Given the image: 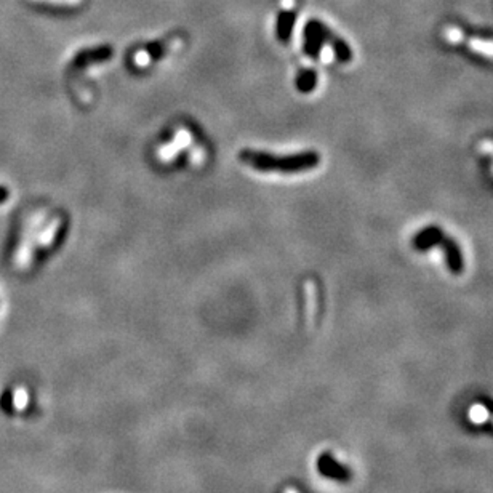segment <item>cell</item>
Masks as SVG:
<instances>
[{
  "label": "cell",
  "mask_w": 493,
  "mask_h": 493,
  "mask_svg": "<svg viewBox=\"0 0 493 493\" xmlns=\"http://www.w3.org/2000/svg\"><path fill=\"white\" fill-rule=\"evenodd\" d=\"M240 160L256 172L261 173H301L313 170L320 164L317 153H298V154H269L263 151L245 149L240 153Z\"/></svg>",
  "instance_id": "1"
},
{
  "label": "cell",
  "mask_w": 493,
  "mask_h": 493,
  "mask_svg": "<svg viewBox=\"0 0 493 493\" xmlns=\"http://www.w3.org/2000/svg\"><path fill=\"white\" fill-rule=\"evenodd\" d=\"M444 37L450 44H465L472 52L482 55V57L493 58V40L479 39V37H466L465 32L455 26H447L444 29Z\"/></svg>",
  "instance_id": "2"
},
{
  "label": "cell",
  "mask_w": 493,
  "mask_h": 493,
  "mask_svg": "<svg viewBox=\"0 0 493 493\" xmlns=\"http://www.w3.org/2000/svg\"><path fill=\"white\" fill-rule=\"evenodd\" d=\"M444 250H445V258L447 264H449L450 271L456 276H460L463 273V268H465V263H463L461 258V251L458 249V245L455 244L454 239H445L444 240Z\"/></svg>",
  "instance_id": "3"
},
{
  "label": "cell",
  "mask_w": 493,
  "mask_h": 493,
  "mask_svg": "<svg viewBox=\"0 0 493 493\" xmlns=\"http://www.w3.org/2000/svg\"><path fill=\"white\" fill-rule=\"evenodd\" d=\"M295 23V13L293 12H280L278 18V35L282 42H287L291 34V28Z\"/></svg>",
  "instance_id": "4"
},
{
  "label": "cell",
  "mask_w": 493,
  "mask_h": 493,
  "mask_svg": "<svg viewBox=\"0 0 493 493\" xmlns=\"http://www.w3.org/2000/svg\"><path fill=\"white\" fill-rule=\"evenodd\" d=\"M441 239H442L441 229L431 228V229H427V231H423V233L418 235V238L415 239V245L418 246V249H426V246H431L432 244L439 242Z\"/></svg>",
  "instance_id": "5"
},
{
  "label": "cell",
  "mask_w": 493,
  "mask_h": 493,
  "mask_svg": "<svg viewBox=\"0 0 493 493\" xmlns=\"http://www.w3.org/2000/svg\"><path fill=\"white\" fill-rule=\"evenodd\" d=\"M467 418H470L471 423H474V425H484V423L489 421V418H490V412L485 405L474 404L470 407Z\"/></svg>",
  "instance_id": "6"
},
{
  "label": "cell",
  "mask_w": 493,
  "mask_h": 493,
  "mask_svg": "<svg viewBox=\"0 0 493 493\" xmlns=\"http://www.w3.org/2000/svg\"><path fill=\"white\" fill-rule=\"evenodd\" d=\"M479 148H481V151H484L485 154H490L493 157V141L492 139H482Z\"/></svg>",
  "instance_id": "7"
},
{
  "label": "cell",
  "mask_w": 493,
  "mask_h": 493,
  "mask_svg": "<svg viewBox=\"0 0 493 493\" xmlns=\"http://www.w3.org/2000/svg\"><path fill=\"white\" fill-rule=\"evenodd\" d=\"M289 493H295V492H289Z\"/></svg>",
  "instance_id": "8"
}]
</instances>
